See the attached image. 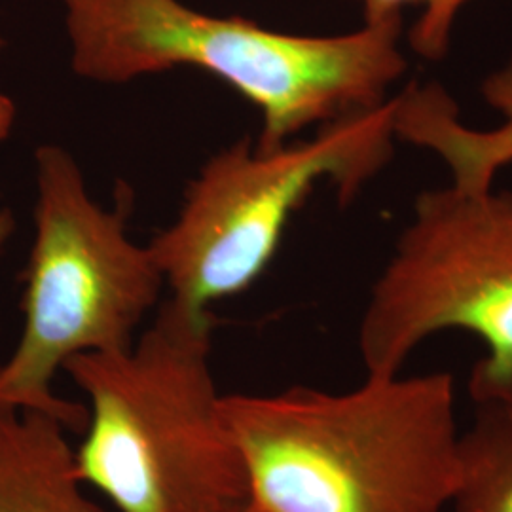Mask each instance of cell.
Here are the masks:
<instances>
[{"mask_svg": "<svg viewBox=\"0 0 512 512\" xmlns=\"http://www.w3.org/2000/svg\"><path fill=\"white\" fill-rule=\"evenodd\" d=\"M456 512H512V403H476L459 435Z\"/></svg>", "mask_w": 512, "mask_h": 512, "instance_id": "9c48e42d", "label": "cell"}, {"mask_svg": "<svg viewBox=\"0 0 512 512\" xmlns=\"http://www.w3.org/2000/svg\"><path fill=\"white\" fill-rule=\"evenodd\" d=\"M0 512H109L84 492L52 416L0 406Z\"/></svg>", "mask_w": 512, "mask_h": 512, "instance_id": "ba28073f", "label": "cell"}, {"mask_svg": "<svg viewBox=\"0 0 512 512\" xmlns=\"http://www.w3.org/2000/svg\"><path fill=\"white\" fill-rule=\"evenodd\" d=\"M256 512H442L458 484L448 372L224 395Z\"/></svg>", "mask_w": 512, "mask_h": 512, "instance_id": "6da1fadb", "label": "cell"}, {"mask_svg": "<svg viewBox=\"0 0 512 512\" xmlns=\"http://www.w3.org/2000/svg\"><path fill=\"white\" fill-rule=\"evenodd\" d=\"M480 93L503 118L497 128L465 126L439 82H414L395 97L397 139L435 152L448 165L452 184L469 192L494 188L495 175L512 164V54L482 80Z\"/></svg>", "mask_w": 512, "mask_h": 512, "instance_id": "52a82bcc", "label": "cell"}, {"mask_svg": "<svg viewBox=\"0 0 512 512\" xmlns=\"http://www.w3.org/2000/svg\"><path fill=\"white\" fill-rule=\"evenodd\" d=\"M74 73L95 84L196 69L219 78L262 118L256 150L291 143L385 103L403 78V16L332 37L291 35L183 0H61Z\"/></svg>", "mask_w": 512, "mask_h": 512, "instance_id": "7a4b0ae2", "label": "cell"}, {"mask_svg": "<svg viewBox=\"0 0 512 512\" xmlns=\"http://www.w3.org/2000/svg\"><path fill=\"white\" fill-rule=\"evenodd\" d=\"M211 311L167 298L128 348L63 366L88 401L74 469L118 512H228L249 480L211 370Z\"/></svg>", "mask_w": 512, "mask_h": 512, "instance_id": "3957f363", "label": "cell"}, {"mask_svg": "<svg viewBox=\"0 0 512 512\" xmlns=\"http://www.w3.org/2000/svg\"><path fill=\"white\" fill-rule=\"evenodd\" d=\"M395 97L315 129V135L275 150L249 141L224 148L203 165L183 207L148 245L169 298L211 311L245 293L268 270L296 209L319 183H330L342 205L395 154Z\"/></svg>", "mask_w": 512, "mask_h": 512, "instance_id": "5b68a950", "label": "cell"}, {"mask_svg": "<svg viewBox=\"0 0 512 512\" xmlns=\"http://www.w3.org/2000/svg\"><path fill=\"white\" fill-rule=\"evenodd\" d=\"M363 8L365 21L403 16L406 6H420L421 14L408 33L412 52L427 61L446 57L461 10L471 0H353Z\"/></svg>", "mask_w": 512, "mask_h": 512, "instance_id": "30bf717a", "label": "cell"}, {"mask_svg": "<svg viewBox=\"0 0 512 512\" xmlns=\"http://www.w3.org/2000/svg\"><path fill=\"white\" fill-rule=\"evenodd\" d=\"M228 512H256L249 503L247 505H243V507H238V509H234V511H228Z\"/></svg>", "mask_w": 512, "mask_h": 512, "instance_id": "7c38bea8", "label": "cell"}, {"mask_svg": "<svg viewBox=\"0 0 512 512\" xmlns=\"http://www.w3.org/2000/svg\"><path fill=\"white\" fill-rule=\"evenodd\" d=\"M35 181L23 329L0 363V406L42 412L82 433L88 410L55 393V376L76 355L131 346L165 279L150 245L129 238L126 215L93 200L69 150L38 147Z\"/></svg>", "mask_w": 512, "mask_h": 512, "instance_id": "277c9868", "label": "cell"}, {"mask_svg": "<svg viewBox=\"0 0 512 512\" xmlns=\"http://www.w3.org/2000/svg\"><path fill=\"white\" fill-rule=\"evenodd\" d=\"M465 330L488 348L473 403H512V192L425 190L376 279L359 327L366 376L389 378L429 336Z\"/></svg>", "mask_w": 512, "mask_h": 512, "instance_id": "8992f818", "label": "cell"}, {"mask_svg": "<svg viewBox=\"0 0 512 512\" xmlns=\"http://www.w3.org/2000/svg\"><path fill=\"white\" fill-rule=\"evenodd\" d=\"M4 48H6V38L0 35V55H2V52H4Z\"/></svg>", "mask_w": 512, "mask_h": 512, "instance_id": "4fadbf2b", "label": "cell"}, {"mask_svg": "<svg viewBox=\"0 0 512 512\" xmlns=\"http://www.w3.org/2000/svg\"><path fill=\"white\" fill-rule=\"evenodd\" d=\"M16 230V217L10 207L0 205V255L6 249V243L14 236Z\"/></svg>", "mask_w": 512, "mask_h": 512, "instance_id": "8fae6325", "label": "cell"}]
</instances>
